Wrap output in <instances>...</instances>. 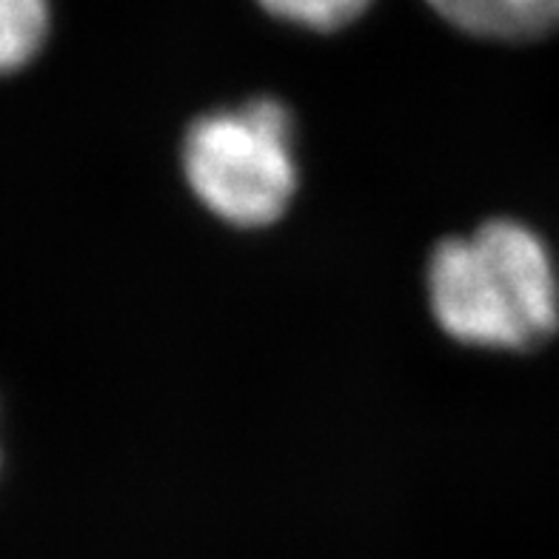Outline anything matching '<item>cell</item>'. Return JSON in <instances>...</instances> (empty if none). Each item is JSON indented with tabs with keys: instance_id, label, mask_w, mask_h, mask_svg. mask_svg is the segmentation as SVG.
<instances>
[{
	"instance_id": "obj_1",
	"label": "cell",
	"mask_w": 559,
	"mask_h": 559,
	"mask_svg": "<svg viewBox=\"0 0 559 559\" xmlns=\"http://www.w3.org/2000/svg\"><path fill=\"white\" fill-rule=\"evenodd\" d=\"M428 288L437 323L460 343L523 352L559 325L557 269L523 223L493 221L445 240L431 258Z\"/></svg>"
},
{
	"instance_id": "obj_5",
	"label": "cell",
	"mask_w": 559,
	"mask_h": 559,
	"mask_svg": "<svg viewBox=\"0 0 559 559\" xmlns=\"http://www.w3.org/2000/svg\"><path fill=\"white\" fill-rule=\"evenodd\" d=\"M272 15L317 32H332L357 21L371 0H260Z\"/></svg>"
},
{
	"instance_id": "obj_4",
	"label": "cell",
	"mask_w": 559,
	"mask_h": 559,
	"mask_svg": "<svg viewBox=\"0 0 559 559\" xmlns=\"http://www.w3.org/2000/svg\"><path fill=\"white\" fill-rule=\"evenodd\" d=\"M49 32V0H0V74L17 72L40 52Z\"/></svg>"
},
{
	"instance_id": "obj_2",
	"label": "cell",
	"mask_w": 559,
	"mask_h": 559,
	"mask_svg": "<svg viewBox=\"0 0 559 559\" xmlns=\"http://www.w3.org/2000/svg\"><path fill=\"white\" fill-rule=\"evenodd\" d=\"M295 129L286 106L260 97L212 111L189 129L183 169L194 194L237 226H269L297 189Z\"/></svg>"
},
{
	"instance_id": "obj_3",
	"label": "cell",
	"mask_w": 559,
	"mask_h": 559,
	"mask_svg": "<svg viewBox=\"0 0 559 559\" xmlns=\"http://www.w3.org/2000/svg\"><path fill=\"white\" fill-rule=\"evenodd\" d=\"M428 7L479 37L531 40L559 29V0H428Z\"/></svg>"
}]
</instances>
